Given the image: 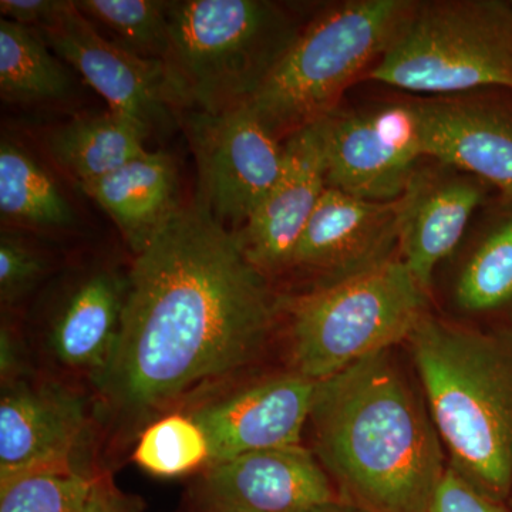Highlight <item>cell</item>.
<instances>
[{"label": "cell", "mask_w": 512, "mask_h": 512, "mask_svg": "<svg viewBox=\"0 0 512 512\" xmlns=\"http://www.w3.org/2000/svg\"><path fill=\"white\" fill-rule=\"evenodd\" d=\"M128 281L116 353L96 384L131 417L247 366L279 316V296L237 232L195 201L136 255Z\"/></svg>", "instance_id": "cell-1"}, {"label": "cell", "mask_w": 512, "mask_h": 512, "mask_svg": "<svg viewBox=\"0 0 512 512\" xmlns=\"http://www.w3.org/2000/svg\"><path fill=\"white\" fill-rule=\"evenodd\" d=\"M313 454L343 500L366 512H430L446 473L429 407L383 350L316 382Z\"/></svg>", "instance_id": "cell-2"}, {"label": "cell", "mask_w": 512, "mask_h": 512, "mask_svg": "<svg viewBox=\"0 0 512 512\" xmlns=\"http://www.w3.org/2000/svg\"><path fill=\"white\" fill-rule=\"evenodd\" d=\"M450 466L501 503L512 494V320L473 328L427 313L407 339Z\"/></svg>", "instance_id": "cell-3"}, {"label": "cell", "mask_w": 512, "mask_h": 512, "mask_svg": "<svg viewBox=\"0 0 512 512\" xmlns=\"http://www.w3.org/2000/svg\"><path fill=\"white\" fill-rule=\"evenodd\" d=\"M168 25L163 63L183 111L211 114L248 104L302 32L268 0H178Z\"/></svg>", "instance_id": "cell-4"}, {"label": "cell", "mask_w": 512, "mask_h": 512, "mask_svg": "<svg viewBox=\"0 0 512 512\" xmlns=\"http://www.w3.org/2000/svg\"><path fill=\"white\" fill-rule=\"evenodd\" d=\"M417 3L349 0L312 19L248 106L276 137L335 113L350 84L393 45Z\"/></svg>", "instance_id": "cell-5"}, {"label": "cell", "mask_w": 512, "mask_h": 512, "mask_svg": "<svg viewBox=\"0 0 512 512\" xmlns=\"http://www.w3.org/2000/svg\"><path fill=\"white\" fill-rule=\"evenodd\" d=\"M427 313L429 291L399 256L345 281L279 298L292 372L312 382L393 349Z\"/></svg>", "instance_id": "cell-6"}, {"label": "cell", "mask_w": 512, "mask_h": 512, "mask_svg": "<svg viewBox=\"0 0 512 512\" xmlns=\"http://www.w3.org/2000/svg\"><path fill=\"white\" fill-rule=\"evenodd\" d=\"M367 80L413 93L512 92V2L417 3Z\"/></svg>", "instance_id": "cell-7"}, {"label": "cell", "mask_w": 512, "mask_h": 512, "mask_svg": "<svg viewBox=\"0 0 512 512\" xmlns=\"http://www.w3.org/2000/svg\"><path fill=\"white\" fill-rule=\"evenodd\" d=\"M198 171L197 202L222 227L241 231L281 175L285 144L248 104L221 114L181 111Z\"/></svg>", "instance_id": "cell-8"}, {"label": "cell", "mask_w": 512, "mask_h": 512, "mask_svg": "<svg viewBox=\"0 0 512 512\" xmlns=\"http://www.w3.org/2000/svg\"><path fill=\"white\" fill-rule=\"evenodd\" d=\"M36 30L107 101L109 110L136 121L148 134L180 124L183 104L164 63L141 59L114 45L74 2L62 0L55 18Z\"/></svg>", "instance_id": "cell-9"}, {"label": "cell", "mask_w": 512, "mask_h": 512, "mask_svg": "<svg viewBox=\"0 0 512 512\" xmlns=\"http://www.w3.org/2000/svg\"><path fill=\"white\" fill-rule=\"evenodd\" d=\"M423 158L419 101L329 116V188L360 200L394 201Z\"/></svg>", "instance_id": "cell-10"}, {"label": "cell", "mask_w": 512, "mask_h": 512, "mask_svg": "<svg viewBox=\"0 0 512 512\" xmlns=\"http://www.w3.org/2000/svg\"><path fill=\"white\" fill-rule=\"evenodd\" d=\"M328 130L325 117L286 138L281 175L237 232L248 261L266 278L291 269L303 232L328 190Z\"/></svg>", "instance_id": "cell-11"}, {"label": "cell", "mask_w": 512, "mask_h": 512, "mask_svg": "<svg viewBox=\"0 0 512 512\" xmlns=\"http://www.w3.org/2000/svg\"><path fill=\"white\" fill-rule=\"evenodd\" d=\"M315 389L316 382L291 372L198 406L190 417L208 441V467L255 451L302 444Z\"/></svg>", "instance_id": "cell-12"}, {"label": "cell", "mask_w": 512, "mask_h": 512, "mask_svg": "<svg viewBox=\"0 0 512 512\" xmlns=\"http://www.w3.org/2000/svg\"><path fill=\"white\" fill-rule=\"evenodd\" d=\"M87 430L86 400L69 387L25 379L6 384L0 400V481L76 468Z\"/></svg>", "instance_id": "cell-13"}, {"label": "cell", "mask_w": 512, "mask_h": 512, "mask_svg": "<svg viewBox=\"0 0 512 512\" xmlns=\"http://www.w3.org/2000/svg\"><path fill=\"white\" fill-rule=\"evenodd\" d=\"M399 256L397 200H360L329 188L320 198L293 255L291 269L332 285Z\"/></svg>", "instance_id": "cell-14"}, {"label": "cell", "mask_w": 512, "mask_h": 512, "mask_svg": "<svg viewBox=\"0 0 512 512\" xmlns=\"http://www.w3.org/2000/svg\"><path fill=\"white\" fill-rule=\"evenodd\" d=\"M493 188L439 161L420 163L397 198L399 258L429 291L441 261L453 254Z\"/></svg>", "instance_id": "cell-15"}, {"label": "cell", "mask_w": 512, "mask_h": 512, "mask_svg": "<svg viewBox=\"0 0 512 512\" xmlns=\"http://www.w3.org/2000/svg\"><path fill=\"white\" fill-rule=\"evenodd\" d=\"M204 485L214 511L313 512L338 503L325 468L302 444L214 464Z\"/></svg>", "instance_id": "cell-16"}, {"label": "cell", "mask_w": 512, "mask_h": 512, "mask_svg": "<svg viewBox=\"0 0 512 512\" xmlns=\"http://www.w3.org/2000/svg\"><path fill=\"white\" fill-rule=\"evenodd\" d=\"M424 157L490 185L512 201V104L501 100L419 101Z\"/></svg>", "instance_id": "cell-17"}, {"label": "cell", "mask_w": 512, "mask_h": 512, "mask_svg": "<svg viewBox=\"0 0 512 512\" xmlns=\"http://www.w3.org/2000/svg\"><path fill=\"white\" fill-rule=\"evenodd\" d=\"M128 285V274L110 266H92L70 276L49 320L50 349L63 366L99 382L119 343Z\"/></svg>", "instance_id": "cell-18"}, {"label": "cell", "mask_w": 512, "mask_h": 512, "mask_svg": "<svg viewBox=\"0 0 512 512\" xmlns=\"http://www.w3.org/2000/svg\"><path fill=\"white\" fill-rule=\"evenodd\" d=\"M79 188L109 214L134 255L146 251L183 207L177 164L161 151Z\"/></svg>", "instance_id": "cell-19"}, {"label": "cell", "mask_w": 512, "mask_h": 512, "mask_svg": "<svg viewBox=\"0 0 512 512\" xmlns=\"http://www.w3.org/2000/svg\"><path fill=\"white\" fill-rule=\"evenodd\" d=\"M148 136L136 121L109 110L56 127L47 136L46 147L64 173L82 185L147 154Z\"/></svg>", "instance_id": "cell-20"}, {"label": "cell", "mask_w": 512, "mask_h": 512, "mask_svg": "<svg viewBox=\"0 0 512 512\" xmlns=\"http://www.w3.org/2000/svg\"><path fill=\"white\" fill-rule=\"evenodd\" d=\"M0 217L19 231L60 232L76 227L69 198L49 170L22 144H0Z\"/></svg>", "instance_id": "cell-21"}, {"label": "cell", "mask_w": 512, "mask_h": 512, "mask_svg": "<svg viewBox=\"0 0 512 512\" xmlns=\"http://www.w3.org/2000/svg\"><path fill=\"white\" fill-rule=\"evenodd\" d=\"M76 82L39 30L0 20V96L19 106H52L72 99Z\"/></svg>", "instance_id": "cell-22"}, {"label": "cell", "mask_w": 512, "mask_h": 512, "mask_svg": "<svg viewBox=\"0 0 512 512\" xmlns=\"http://www.w3.org/2000/svg\"><path fill=\"white\" fill-rule=\"evenodd\" d=\"M454 296L467 312L503 311L512 306V201L498 198L461 266Z\"/></svg>", "instance_id": "cell-23"}, {"label": "cell", "mask_w": 512, "mask_h": 512, "mask_svg": "<svg viewBox=\"0 0 512 512\" xmlns=\"http://www.w3.org/2000/svg\"><path fill=\"white\" fill-rule=\"evenodd\" d=\"M101 35L141 59L163 62L170 46L167 0H76Z\"/></svg>", "instance_id": "cell-24"}, {"label": "cell", "mask_w": 512, "mask_h": 512, "mask_svg": "<svg viewBox=\"0 0 512 512\" xmlns=\"http://www.w3.org/2000/svg\"><path fill=\"white\" fill-rule=\"evenodd\" d=\"M133 460L147 473L178 477L210 461L204 433L190 416L171 414L147 427L141 434Z\"/></svg>", "instance_id": "cell-25"}, {"label": "cell", "mask_w": 512, "mask_h": 512, "mask_svg": "<svg viewBox=\"0 0 512 512\" xmlns=\"http://www.w3.org/2000/svg\"><path fill=\"white\" fill-rule=\"evenodd\" d=\"M94 481L77 468L8 478L0 481V512H82Z\"/></svg>", "instance_id": "cell-26"}, {"label": "cell", "mask_w": 512, "mask_h": 512, "mask_svg": "<svg viewBox=\"0 0 512 512\" xmlns=\"http://www.w3.org/2000/svg\"><path fill=\"white\" fill-rule=\"evenodd\" d=\"M49 271L37 245L19 229L2 228L0 235V299L15 305L35 291Z\"/></svg>", "instance_id": "cell-27"}, {"label": "cell", "mask_w": 512, "mask_h": 512, "mask_svg": "<svg viewBox=\"0 0 512 512\" xmlns=\"http://www.w3.org/2000/svg\"><path fill=\"white\" fill-rule=\"evenodd\" d=\"M430 512H512L510 505L495 501L447 466L434 495Z\"/></svg>", "instance_id": "cell-28"}, {"label": "cell", "mask_w": 512, "mask_h": 512, "mask_svg": "<svg viewBox=\"0 0 512 512\" xmlns=\"http://www.w3.org/2000/svg\"><path fill=\"white\" fill-rule=\"evenodd\" d=\"M60 5L62 0H2L0 12L19 25L42 29L55 18Z\"/></svg>", "instance_id": "cell-29"}, {"label": "cell", "mask_w": 512, "mask_h": 512, "mask_svg": "<svg viewBox=\"0 0 512 512\" xmlns=\"http://www.w3.org/2000/svg\"><path fill=\"white\" fill-rule=\"evenodd\" d=\"M82 512H138L131 498L120 493L109 477H96Z\"/></svg>", "instance_id": "cell-30"}, {"label": "cell", "mask_w": 512, "mask_h": 512, "mask_svg": "<svg viewBox=\"0 0 512 512\" xmlns=\"http://www.w3.org/2000/svg\"><path fill=\"white\" fill-rule=\"evenodd\" d=\"M25 373V362L18 338L10 326L3 323L0 330V376L3 386L22 380Z\"/></svg>", "instance_id": "cell-31"}, {"label": "cell", "mask_w": 512, "mask_h": 512, "mask_svg": "<svg viewBox=\"0 0 512 512\" xmlns=\"http://www.w3.org/2000/svg\"><path fill=\"white\" fill-rule=\"evenodd\" d=\"M313 512H349L346 508H343L339 503H330L322 505V507L316 508Z\"/></svg>", "instance_id": "cell-32"}, {"label": "cell", "mask_w": 512, "mask_h": 512, "mask_svg": "<svg viewBox=\"0 0 512 512\" xmlns=\"http://www.w3.org/2000/svg\"><path fill=\"white\" fill-rule=\"evenodd\" d=\"M507 504L510 505V508L512 510V494H511L510 500H508Z\"/></svg>", "instance_id": "cell-33"}, {"label": "cell", "mask_w": 512, "mask_h": 512, "mask_svg": "<svg viewBox=\"0 0 512 512\" xmlns=\"http://www.w3.org/2000/svg\"><path fill=\"white\" fill-rule=\"evenodd\" d=\"M214 512H222V511H214Z\"/></svg>", "instance_id": "cell-34"}]
</instances>
